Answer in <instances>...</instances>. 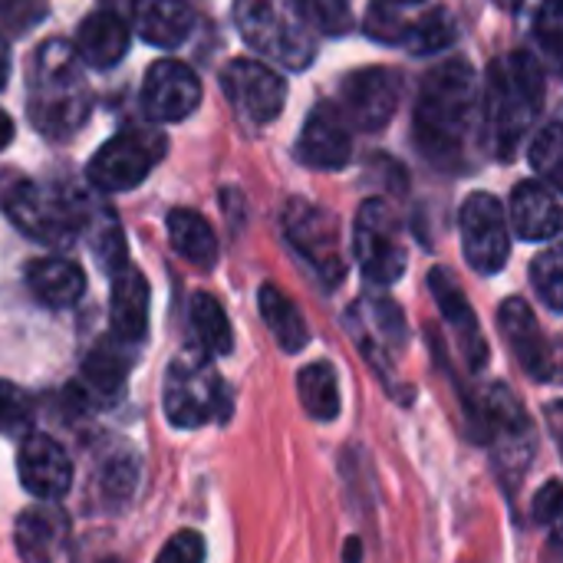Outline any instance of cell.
Returning a JSON list of instances; mask_svg holds the SVG:
<instances>
[{"label":"cell","mask_w":563,"mask_h":563,"mask_svg":"<svg viewBox=\"0 0 563 563\" xmlns=\"http://www.w3.org/2000/svg\"><path fill=\"white\" fill-rule=\"evenodd\" d=\"M478 73L468 59L452 56L426 73L416 102V142L432 162H452L465 148L478 119Z\"/></svg>","instance_id":"6da1fadb"},{"label":"cell","mask_w":563,"mask_h":563,"mask_svg":"<svg viewBox=\"0 0 563 563\" xmlns=\"http://www.w3.org/2000/svg\"><path fill=\"white\" fill-rule=\"evenodd\" d=\"M26 112L30 122L46 139H66L79 132L92 109V92L82 76V63L76 49L63 40H43L30 59L26 79Z\"/></svg>","instance_id":"7a4b0ae2"},{"label":"cell","mask_w":563,"mask_h":563,"mask_svg":"<svg viewBox=\"0 0 563 563\" xmlns=\"http://www.w3.org/2000/svg\"><path fill=\"white\" fill-rule=\"evenodd\" d=\"M544 99V69L531 53H511L488 73L482 122L498 158H511Z\"/></svg>","instance_id":"3957f363"},{"label":"cell","mask_w":563,"mask_h":563,"mask_svg":"<svg viewBox=\"0 0 563 563\" xmlns=\"http://www.w3.org/2000/svg\"><path fill=\"white\" fill-rule=\"evenodd\" d=\"M234 23L247 46L287 69H307L317 56V33L294 0H234Z\"/></svg>","instance_id":"277c9868"},{"label":"cell","mask_w":563,"mask_h":563,"mask_svg":"<svg viewBox=\"0 0 563 563\" xmlns=\"http://www.w3.org/2000/svg\"><path fill=\"white\" fill-rule=\"evenodd\" d=\"M3 208L10 221L33 241L49 244V247H66L73 244L82 228H86V205L76 191L59 188V185H43V181H16Z\"/></svg>","instance_id":"5b68a950"},{"label":"cell","mask_w":563,"mask_h":563,"mask_svg":"<svg viewBox=\"0 0 563 563\" xmlns=\"http://www.w3.org/2000/svg\"><path fill=\"white\" fill-rule=\"evenodd\" d=\"M224 386L201 350H185L165 373V419L175 429H198L221 416Z\"/></svg>","instance_id":"8992f818"},{"label":"cell","mask_w":563,"mask_h":563,"mask_svg":"<svg viewBox=\"0 0 563 563\" xmlns=\"http://www.w3.org/2000/svg\"><path fill=\"white\" fill-rule=\"evenodd\" d=\"M353 254L369 284L389 287L396 284L409 267V251L402 241L399 218L393 208L379 198L363 201L356 224H353Z\"/></svg>","instance_id":"52a82bcc"},{"label":"cell","mask_w":563,"mask_h":563,"mask_svg":"<svg viewBox=\"0 0 563 563\" xmlns=\"http://www.w3.org/2000/svg\"><path fill=\"white\" fill-rule=\"evenodd\" d=\"M168 152V139L155 129H125L109 139L86 165V178L99 191H132Z\"/></svg>","instance_id":"ba28073f"},{"label":"cell","mask_w":563,"mask_h":563,"mask_svg":"<svg viewBox=\"0 0 563 563\" xmlns=\"http://www.w3.org/2000/svg\"><path fill=\"white\" fill-rule=\"evenodd\" d=\"M284 234L290 247L307 261V267L327 284L336 287L346 277V257L340 241V224L330 211L313 201L294 198L284 211Z\"/></svg>","instance_id":"9c48e42d"},{"label":"cell","mask_w":563,"mask_h":563,"mask_svg":"<svg viewBox=\"0 0 563 563\" xmlns=\"http://www.w3.org/2000/svg\"><path fill=\"white\" fill-rule=\"evenodd\" d=\"M402 99V79L393 66H363L340 82V115L360 132H379L393 122Z\"/></svg>","instance_id":"30bf717a"},{"label":"cell","mask_w":563,"mask_h":563,"mask_svg":"<svg viewBox=\"0 0 563 563\" xmlns=\"http://www.w3.org/2000/svg\"><path fill=\"white\" fill-rule=\"evenodd\" d=\"M465 261L478 274H498L511 254V231L501 201L488 191H472L459 211Z\"/></svg>","instance_id":"8fae6325"},{"label":"cell","mask_w":563,"mask_h":563,"mask_svg":"<svg viewBox=\"0 0 563 563\" xmlns=\"http://www.w3.org/2000/svg\"><path fill=\"white\" fill-rule=\"evenodd\" d=\"M221 89L231 109L251 125L274 122L287 102V79L274 66L247 56H238L221 69Z\"/></svg>","instance_id":"7c38bea8"},{"label":"cell","mask_w":563,"mask_h":563,"mask_svg":"<svg viewBox=\"0 0 563 563\" xmlns=\"http://www.w3.org/2000/svg\"><path fill=\"white\" fill-rule=\"evenodd\" d=\"M350 333L360 340L363 356L373 363L379 379L396 386V369H393V353L406 346V320L399 307L389 297H363L356 310H350Z\"/></svg>","instance_id":"4fadbf2b"},{"label":"cell","mask_w":563,"mask_h":563,"mask_svg":"<svg viewBox=\"0 0 563 563\" xmlns=\"http://www.w3.org/2000/svg\"><path fill=\"white\" fill-rule=\"evenodd\" d=\"M201 102V79L178 59H158L148 66L142 86V109L152 122H181Z\"/></svg>","instance_id":"5bb4252c"},{"label":"cell","mask_w":563,"mask_h":563,"mask_svg":"<svg viewBox=\"0 0 563 563\" xmlns=\"http://www.w3.org/2000/svg\"><path fill=\"white\" fill-rule=\"evenodd\" d=\"M16 475L33 498L56 501L73 485V462L63 445L46 432H26L16 452Z\"/></svg>","instance_id":"9a60e30c"},{"label":"cell","mask_w":563,"mask_h":563,"mask_svg":"<svg viewBox=\"0 0 563 563\" xmlns=\"http://www.w3.org/2000/svg\"><path fill=\"white\" fill-rule=\"evenodd\" d=\"M498 327L508 340V346L515 350L521 369L538 379V383H551L558 376V360H554V346L548 340V333L541 330L534 310L521 300V297H508L498 307Z\"/></svg>","instance_id":"2e32d148"},{"label":"cell","mask_w":563,"mask_h":563,"mask_svg":"<svg viewBox=\"0 0 563 563\" xmlns=\"http://www.w3.org/2000/svg\"><path fill=\"white\" fill-rule=\"evenodd\" d=\"M350 155H353V139L336 102H317L300 129L297 158L317 172H340L350 162Z\"/></svg>","instance_id":"e0dca14e"},{"label":"cell","mask_w":563,"mask_h":563,"mask_svg":"<svg viewBox=\"0 0 563 563\" xmlns=\"http://www.w3.org/2000/svg\"><path fill=\"white\" fill-rule=\"evenodd\" d=\"M429 287H432V297H435L442 317L449 320V327L459 340V353L468 360L472 369H482L488 363V340L478 327V317H475L465 290L455 284V277L445 267H435L429 274Z\"/></svg>","instance_id":"ac0fdd59"},{"label":"cell","mask_w":563,"mask_h":563,"mask_svg":"<svg viewBox=\"0 0 563 563\" xmlns=\"http://www.w3.org/2000/svg\"><path fill=\"white\" fill-rule=\"evenodd\" d=\"M129 350L132 346L109 336L86 356V363L79 369V383H76L86 406L109 409V406H115L122 399L125 379H129V369H132V353Z\"/></svg>","instance_id":"d6986e66"},{"label":"cell","mask_w":563,"mask_h":563,"mask_svg":"<svg viewBox=\"0 0 563 563\" xmlns=\"http://www.w3.org/2000/svg\"><path fill=\"white\" fill-rule=\"evenodd\" d=\"M69 534V518L53 505L26 508L13 525V544L23 563H56Z\"/></svg>","instance_id":"ffe728a7"},{"label":"cell","mask_w":563,"mask_h":563,"mask_svg":"<svg viewBox=\"0 0 563 563\" xmlns=\"http://www.w3.org/2000/svg\"><path fill=\"white\" fill-rule=\"evenodd\" d=\"M109 323H112V340H119L125 346L142 343L148 333V280L129 264L115 271Z\"/></svg>","instance_id":"44dd1931"},{"label":"cell","mask_w":563,"mask_h":563,"mask_svg":"<svg viewBox=\"0 0 563 563\" xmlns=\"http://www.w3.org/2000/svg\"><path fill=\"white\" fill-rule=\"evenodd\" d=\"M511 224L525 241H551L561 231V198L548 181H521L511 195Z\"/></svg>","instance_id":"7402d4cb"},{"label":"cell","mask_w":563,"mask_h":563,"mask_svg":"<svg viewBox=\"0 0 563 563\" xmlns=\"http://www.w3.org/2000/svg\"><path fill=\"white\" fill-rule=\"evenodd\" d=\"M129 23L112 13V10H96L89 13L82 23H79V33H76V56L79 63L92 66V69H109L115 66L125 53H129Z\"/></svg>","instance_id":"603a6c76"},{"label":"cell","mask_w":563,"mask_h":563,"mask_svg":"<svg viewBox=\"0 0 563 563\" xmlns=\"http://www.w3.org/2000/svg\"><path fill=\"white\" fill-rule=\"evenodd\" d=\"M135 33L162 49H175L191 36L195 13L188 0H132Z\"/></svg>","instance_id":"cb8c5ba5"},{"label":"cell","mask_w":563,"mask_h":563,"mask_svg":"<svg viewBox=\"0 0 563 563\" xmlns=\"http://www.w3.org/2000/svg\"><path fill=\"white\" fill-rule=\"evenodd\" d=\"M26 287L33 290V297L46 307H73L82 290H86V274L76 261L66 257H43L33 261L26 267Z\"/></svg>","instance_id":"d4e9b609"},{"label":"cell","mask_w":563,"mask_h":563,"mask_svg":"<svg viewBox=\"0 0 563 563\" xmlns=\"http://www.w3.org/2000/svg\"><path fill=\"white\" fill-rule=\"evenodd\" d=\"M168 228V241L172 247L195 267L201 271H211L214 261H218V238H214V228L198 214V211H188V208H175L165 221Z\"/></svg>","instance_id":"484cf974"},{"label":"cell","mask_w":563,"mask_h":563,"mask_svg":"<svg viewBox=\"0 0 563 563\" xmlns=\"http://www.w3.org/2000/svg\"><path fill=\"white\" fill-rule=\"evenodd\" d=\"M257 307H261V317H264L267 330L274 333V340L280 343L284 353H300L310 343V330H307L303 313L294 307V300L280 287L264 284L257 294Z\"/></svg>","instance_id":"4316f807"},{"label":"cell","mask_w":563,"mask_h":563,"mask_svg":"<svg viewBox=\"0 0 563 563\" xmlns=\"http://www.w3.org/2000/svg\"><path fill=\"white\" fill-rule=\"evenodd\" d=\"M191 330L198 340V350L214 360V356H228L234 350V333H231V320L224 313V307L211 297V294H195L191 297Z\"/></svg>","instance_id":"83f0119b"},{"label":"cell","mask_w":563,"mask_h":563,"mask_svg":"<svg viewBox=\"0 0 563 563\" xmlns=\"http://www.w3.org/2000/svg\"><path fill=\"white\" fill-rule=\"evenodd\" d=\"M297 396L307 409L310 419L317 422H333L340 416V379L333 373V366L327 363H310L300 369L297 376Z\"/></svg>","instance_id":"f1b7e54d"},{"label":"cell","mask_w":563,"mask_h":563,"mask_svg":"<svg viewBox=\"0 0 563 563\" xmlns=\"http://www.w3.org/2000/svg\"><path fill=\"white\" fill-rule=\"evenodd\" d=\"M99 488L109 505H119L132 495V485L139 478V462L135 452L125 442H112L106 455H99Z\"/></svg>","instance_id":"f546056e"},{"label":"cell","mask_w":563,"mask_h":563,"mask_svg":"<svg viewBox=\"0 0 563 563\" xmlns=\"http://www.w3.org/2000/svg\"><path fill=\"white\" fill-rule=\"evenodd\" d=\"M455 40V23H452V13L445 7H432L429 13L409 20V30H406V40L412 53H439L445 46H452Z\"/></svg>","instance_id":"4dcf8cb0"},{"label":"cell","mask_w":563,"mask_h":563,"mask_svg":"<svg viewBox=\"0 0 563 563\" xmlns=\"http://www.w3.org/2000/svg\"><path fill=\"white\" fill-rule=\"evenodd\" d=\"M531 284L538 287L541 300L551 307V310H561L563 307V257L561 247H548L534 257L531 264Z\"/></svg>","instance_id":"1f68e13d"},{"label":"cell","mask_w":563,"mask_h":563,"mask_svg":"<svg viewBox=\"0 0 563 563\" xmlns=\"http://www.w3.org/2000/svg\"><path fill=\"white\" fill-rule=\"evenodd\" d=\"M561 122L554 119L541 129V135L531 145V165H534L538 178L548 181L551 188H558V181H561Z\"/></svg>","instance_id":"d6a6232c"},{"label":"cell","mask_w":563,"mask_h":563,"mask_svg":"<svg viewBox=\"0 0 563 563\" xmlns=\"http://www.w3.org/2000/svg\"><path fill=\"white\" fill-rule=\"evenodd\" d=\"M297 10L303 13V20L313 26V33H346L353 23V10L350 0H294Z\"/></svg>","instance_id":"836d02e7"},{"label":"cell","mask_w":563,"mask_h":563,"mask_svg":"<svg viewBox=\"0 0 563 563\" xmlns=\"http://www.w3.org/2000/svg\"><path fill=\"white\" fill-rule=\"evenodd\" d=\"M33 426V399L13 386L0 379V435H26Z\"/></svg>","instance_id":"e575fe53"},{"label":"cell","mask_w":563,"mask_h":563,"mask_svg":"<svg viewBox=\"0 0 563 563\" xmlns=\"http://www.w3.org/2000/svg\"><path fill=\"white\" fill-rule=\"evenodd\" d=\"M155 563H205V538L198 531H178L158 551Z\"/></svg>","instance_id":"d590c367"},{"label":"cell","mask_w":563,"mask_h":563,"mask_svg":"<svg viewBox=\"0 0 563 563\" xmlns=\"http://www.w3.org/2000/svg\"><path fill=\"white\" fill-rule=\"evenodd\" d=\"M561 0H544V7H541V13H538V36L544 40V46H548L551 56L561 53Z\"/></svg>","instance_id":"8d00e7d4"},{"label":"cell","mask_w":563,"mask_h":563,"mask_svg":"<svg viewBox=\"0 0 563 563\" xmlns=\"http://www.w3.org/2000/svg\"><path fill=\"white\" fill-rule=\"evenodd\" d=\"M558 515H561V482L551 478V482L541 488L538 501H534V518H538L541 525H554Z\"/></svg>","instance_id":"74e56055"},{"label":"cell","mask_w":563,"mask_h":563,"mask_svg":"<svg viewBox=\"0 0 563 563\" xmlns=\"http://www.w3.org/2000/svg\"><path fill=\"white\" fill-rule=\"evenodd\" d=\"M23 7H43L40 0H0V20L7 26H13L16 33H23L30 23H36V16L23 13Z\"/></svg>","instance_id":"f35d334b"},{"label":"cell","mask_w":563,"mask_h":563,"mask_svg":"<svg viewBox=\"0 0 563 563\" xmlns=\"http://www.w3.org/2000/svg\"><path fill=\"white\" fill-rule=\"evenodd\" d=\"M7 76H10V46H7V36L0 33V89L7 86Z\"/></svg>","instance_id":"ab89813d"},{"label":"cell","mask_w":563,"mask_h":563,"mask_svg":"<svg viewBox=\"0 0 563 563\" xmlns=\"http://www.w3.org/2000/svg\"><path fill=\"white\" fill-rule=\"evenodd\" d=\"M13 142V119L0 109V148H7Z\"/></svg>","instance_id":"60d3db41"},{"label":"cell","mask_w":563,"mask_h":563,"mask_svg":"<svg viewBox=\"0 0 563 563\" xmlns=\"http://www.w3.org/2000/svg\"><path fill=\"white\" fill-rule=\"evenodd\" d=\"M79 563H122V558H115V554H92V558H82Z\"/></svg>","instance_id":"b9f144b4"},{"label":"cell","mask_w":563,"mask_h":563,"mask_svg":"<svg viewBox=\"0 0 563 563\" xmlns=\"http://www.w3.org/2000/svg\"><path fill=\"white\" fill-rule=\"evenodd\" d=\"M389 3H396V7H406V3H422V0H389Z\"/></svg>","instance_id":"7bdbcfd3"},{"label":"cell","mask_w":563,"mask_h":563,"mask_svg":"<svg viewBox=\"0 0 563 563\" xmlns=\"http://www.w3.org/2000/svg\"><path fill=\"white\" fill-rule=\"evenodd\" d=\"M508 3H515V7H518V3H521V0H508Z\"/></svg>","instance_id":"ee69618b"}]
</instances>
